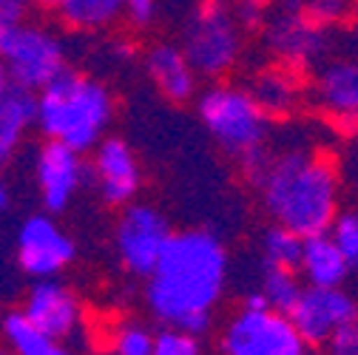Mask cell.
Instances as JSON below:
<instances>
[{
    "mask_svg": "<svg viewBox=\"0 0 358 355\" xmlns=\"http://www.w3.org/2000/svg\"><path fill=\"white\" fill-rule=\"evenodd\" d=\"M228 247L210 231H179L145 279V307L162 327L205 335L228 287Z\"/></svg>",
    "mask_w": 358,
    "mask_h": 355,
    "instance_id": "1",
    "label": "cell"
},
{
    "mask_svg": "<svg viewBox=\"0 0 358 355\" xmlns=\"http://www.w3.org/2000/svg\"><path fill=\"white\" fill-rule=\"evenodd\" d=\"M171 236L173 231L168 225V219L154 205H145V202L125 205L114 231L117 259L122 264V270L137 279H148Z\"/></svg>",
    "mask_w": 358,
    "mask_h": 355,
    "instance_id": "9",
    "label": "cell"
},
{
    "mask_svg": "<svg viewBox=\"0 0 358 355\" xmlns=\"http://www.w3.org/2000/svg\"><path fill=\"white\" fill-rule=\"evenodd\" d=\"M15 82H12V77H9V71H6V66L3 63H0V97H3L6 92H9V88H12Z\"/></svg>",
    "mask_w": 358,
    "mask_h": 355,
    "instance_id": "33",
    "label": "cell"
},
{
    "mask_svg": "<svg viewBox=\"0 0 358 355\" xmlns=\"http://www.w3.org/2000/svg\"><path fill=\"white\" fill-rule=\"evenodd\" d=\"M154 338L157 333L151 327H145L143 321L125 319L111 330L108 347L111 355H154Z\"/></svg>",
    "mask_w": 358,
    "mask_h": 355,
    "instance_id": "24",
    "label": "cell"
},
{
    "mask_svg": "<svg viewBox=\"0 0 358 355\" xmlns=\"http://www.w3.org/2000/svg\"><path fill=\"white\" fill-rule=\"evenodd\" d=\"M0 63L6 66L17 88L40 94L43 88L69 68L66 43L52 29L26 20L0 43Z\"/></svg>",
    "mask_w": 358,
    "mask_h": 355,
    "instance_id": "6",
    "label": "cell"
},
{
    "mask_svg": "<svg viewBox=\"0 0 358 355\" xmlns=\"http://www.w3.org/2000/svg\"><path fill=\"white\" fill-rule=\"evenodd\" d=\"M3 165H6V159H3V157H0V168H3Z\"/></svg>",
    "mask_w": 358,
    "mask_h": 355,
    "instance_id": "36",
    "label": "cell"
},
{
    "mask_svg": "<svg viewBox=\"0 0 358 355\" xmlns=\"http://www.w3.org/2000/svg\"><path fill=\"white\" fill-rule=\"evenodd\" d=\"M143 68L148 80L157 85V92L168 103H191L199 92V77L185 57L179 40H157L143 55Z\"/></svg>",
    "mask_w": 358,
    "mask_h": 355,
    "instance_id": "15",
    "label": "cell"
},
{
    "mask_svg": "<svg viewBox=\"0 0 358 355\" xmlns=\"http://www.w3.org/2000/svg\"><path fill=\"white\" fill-rule=\"evenodd\" d=\"M9 205H12V191H9V185H6L3 176H0V213L9 210Z\"/></svg>",
    "mask_w": 358,
    "mask_h": 355,
    "instance_id": "32",
    "label": "cell"
},
{
    "mask_svg": "<svg viewBox=\"0 0 358 355\" xmlns=\"http://www.w3.org/2000/svg\"><path fill=\"white\" fill-rule=\"evenodd\" d=\"M262 43L276 63L307 68L322 66L330 57V29L316 26L301 9V0H282L262 23Z\"/></svg>",
    "mask_w": 358,
    "mask_h": 355,
    "instance_id": "7",
    "label": "cell"
},
{
    "mask_svg": "<svg viewBox=\"0 0 358 355\" xmlns=\"http://www.w3.org/2000/svg\"><path fill=\"white\" fill-rule=\"evenodd\" d=\"M162 0H122V17L131 29H151L159 20Z\"/></svg>",
    "mask_w": 358,
    "mask_h": 355,
    "instance_id": "28",
    "label": "cell"
},
{
    "mask_svg": "<svg viewBox=\"0 0 358 355\" xmlns=\"http://www.w3.org/2000/svg\"><path fill=\"white\" fill-rule=\"evenodd\" d=\"M287 316L310 347H324L336 333L355 324L358 301L344 287H304Z\"/></svg>",
    "mask_w": 358,
    "mask_h": 355,
    "instance_id": "11",
    "label": "cell"
},
{
    "mask_svg": "<svg viewBox=\"0 0 358 355\" xmlns=\"http://www.w3.org/2000/svg\"><path fill=\"white\" fill-rule=\"evenodd\" d=\"M74 256V239L57 225L52 213H31L20 222L15 236V259L29 279H57Z\"/></svg>",
    "mask_w": 358,
    "mask_h": 355,
    "instance_id": "10",
    "label": "cell"
},
{
    "mask_svg": "<svg viewBox=\"0 0 358 355\" xmlns=\"http://www.w3.org/2000/svg\"><path fill=\"white\" fill-rule=\"evenodd\" d=\"M154 355H202V341L188 330L162 327L154 338Z\"/></svg>",
    "mask_w": 358,
    "mask_h": 355,
    "instance_id": "27",
    "label": "cell"
},
{
    "mask_svg": "<svg viewBox=\"0 0 358 355\" xmlns=\"http://www.w3.org/2000/svg\"><path fill=\"white\" fill-rule=\"evenodd\" d=\"M327 233L336 242V247L344 253V259L350 261V268H358V210L338 213Z\"/></svg>",
    "mask_w": 358,
    "mask_h": 355,
    "instance_id": "26",
    "label": "cell"
},
{
    "mask_svg": "<svg viewBox=\"0 0 358 355\" xmlns=\"http://www.w3.org/2000/svg\"><path fill=\"white\" fill-rule=\"evenodd\" d=\"M245 173L259 191L267 216L301 239L327 233L338 216V171L319 151H267Z\"/></svg>",
    "mask_w": 358,
    "mask_h": 355,
    "instance_id": "2",
    "label": "cell"
},
{
    "mask_svg": "<svg viewBox=\"0 0 358 355\" xmlns=\"http://www.w3.org/2000/svg\"><path fill=\"white\" fill-rule=\"evenodd\" d=\"M88 173L94 180V188L106 205L125 208L137 202V194L143 191V168L134 148L120 137H106L92 151V165Z\"/></svg>",
    "mask_w": 358,
    "mask_h": 355,
    "instance_id": "14",
    "label": "cell"
},
{
    "mask_svg": "<svg viewBox=\"0 0 358 355\" xmlns=\"http://www.w3.org/2000/svg\"><path fill=\"white\" fill-rule=\"evenodd\" d=\"M20 313L37 330H43L57 341H69V338L80 335V330L85 324L80 296L60 279H37L23 298Z\"/></svg>",
    "mask_w": 358,
    "mask_h": 355,
    "instance_id": "13",
    "label": "cell"
},
{
    "mask_svg": "<svg viewBox=\"0 0 358 355\" xmlns=\"http://www.w3.org/2000/svg\"><path fill=\"white\" fill-rule=\"evenodd\" d=\"M196 114L213 143L231 159H239L242 168L267 154L271 117L259 108L248 85L228 80L210 82L196 94Z\"/></svg>",
    "mask_w": 358,
    "mask_h": 355,
    "instance_id": "4",
    "label": "cell"
},
{
    "mask_svg": "<svg viewBox=\"0 0 358 355\" xmlns=\"http://www.w3.org/2000/svg\"><path fill=\"white\" fill-rule=\"evenodd\" d=\"M3 338L15 355H77L66 341H57L37 330L20 310L3 316Z\"/></svg>",
    "mask_w": 358,
    "mask_h": 355,
    "instance_id": "21",
    "label": "cell"
},
{
    "mask_svg": "<svg viewBox=\"0 0 358 355\" xmlns=\"http://www.w3.org/2000/svg\"><path fill=\"white\" fill-rule=\"evenodd\" d=\"M234 3H239V6H256V9L271 12L276 3H282V0H234Z\"/></svg>",
    "mask_w": 358,
    "mask_h": 355,
    "instance_id": "31",
    "label": "cell"
},
{
    "mask_svg": "<svg viewBox=\"0 0 358 355\" xmlns=\"http://www.w3.org/2000/svg\"><path fill=\"white\" fill-rule=\"evenodd\" d=\"M248 92L267 117H290L304 100V80L299 68L271 63L250 74Z\"/></svg>",
    "mask_w": 358,
    "mask_h": 355,
    "instance_id": "17",
    "label": "cell"
},
{
    "mask_svg": "<svg viewBox=\"0 0 358 355\" xmlns=\"http://www.w3.org/2000/svg\"><path fill=\"white\" fill-rule=\"evenodd\" d=\"M31 0H0V43H3L17 26L26 23Z\"/></svg>",
    "mask_w": 358,
    "mask_h": 355,
    "instance_id": "29",
    "label": "cell"
},
{
    "mask_svg": "<svg viewBox=\"0 0 358 355\" xmlns=\"http://www.w3.org/2000/svg\"><path fill=\"white\" fill-rule=\"evenodd\" d=\"M355 327H358V319H355Z\"/></svg>",
    "mask_w": 358,
    "mask_h": 355,
    "instance_id": "37",
    "label": "cell"
},
{
    "mask_svg": "<svg viewBox=\"0 0 358 355\" xmlns=\"http://www.w3.org/2000/svg\"><path fill=\"white\" fill-rule=\"evenodd\" d=\"M52 12L74 31H106L122 17V0H55Z\"/></svg>",
    "mask_w": 358,
    "mask_h": 355,
    "instance_id": "20",
    "label": "cell"
},
{
    "mask_svg": "<svg viewBox=\"0 0 358 355\" xmlns=\"http://www.w3.org/2000/svg\"><path fill=\"white\" fill-rule=\"evenodd\" d=\"M245 26L234 0H196L179 29V46L199 80H225L245 57Z\"/></svg>",
    "mask_w": 358,
    "mask_h": 355,
    "instance_id": "5",
    "label": "cell"
},
{
    "mask_svg": "<svg viewBox=\"0 0 358 355\" xmlns=\"http://www.w3.org/2000/svg\"><path fill=\"white\" fill-rule=\"evenodd\" d=\"M88 176V165L80 151L46 140L34 154V182L46 213H63Z\"/></svg>",
    "mask_w": 358,
    "mask_h": 355,
    "instance_id": "12",
    "label": "cell"
},
{
    "mask_svg": "<svg viewBox=\"0 0 358 355\" xmlns=\"http://www.w3.org/2000/svg\"><path fill=\"white\" fill-rule=\"evenodd\" d=\"M219 347L222 355H313L287 313L248 307L225 324Z\"/></svg>",
    "mask_w": 358,
    "mask_h": 355,
    "instance_id": "8",
    "label": "cell"
},
{
    "mask_svg": "<svg viewBox=\"0 0 358 355\" xmlns=\"http://www.w3.org/2000/svg\"><path fill=\"white\" fill-rule=\"evenodd\" d=\"M0 355H15V352H12L9 347H0Z\"/></svg>",
    "mask_w": 358,
    "mask_h": 355,
    "instance_id": "34",
    "label": "cell"
},
{
    "mask_svg": "<svg viewBox=\"0 0 358 355\" xmlns=\"http://www.w3.org/2000/svg\"><path fill=\"white\" fill-rule=\"evenodd\" d=\"M114 122V97L92 74L66 68L37 94V128L80 154L94 151Z\"/></svg>",
    "mask_w": 358,
    "mask_h": 355,
    "instance_id": "3",
    "label": "cell"
},
{
    "mask_svg": "<svg viewBox=\"0 0 358 355\" xmlns=\"http://www.w3.org/2000/svg\"><path fill=\"white\" fill-rule=\"evenodd\" d=\"M31 128H37V94L12 85L0 97V157L9 162Z\"/></svg>",
    "mask_w": 358,
    "mask_h": 355,
    "instance_id": "19",
    "label": "cell"
},
{
    "mask_svg": "<svg viewBox=\"0 0 358 355\" xmlns=\"http://www.w3.org/2000/svg\"><path fill=\"white\" fill-rule=\"evenodd\" d=\"M319 108L338 119H358V55L327 57L313 80Z\"/></svg>",
    "mask_w": 358,
    "mask_h": 355,
    "instance_id": "16",
    "label": "cell"
},
{
    "mask_svg": "<svg viewBox=\"0 0 358 355\" xmlns=\"http://www.w3.org/2000/svg\"><path fill=\"white\" fill-rule=\"evenodd\" d=\"M301 250H304V239L282 225L264 228L262 233V259L267 268H290L299 270V261H301Z\"/></svg>",
    "mask_w": 358,
    "mask_h": 355,
    "instance_id": "23",
    "label": "cell"
},
{
    "mask_svg": "<svg viewBox=\"0 0 358 355\" xmlns=\"http://www.w3.org/2000/svg\"><path fill=\"white\" fill-rule=\"evenodd\" d=\"M301 9L322 29H338L355 20V0H301Z\"/></svg>",
    "mask_w": 358,
    "mask_h": 355,
    "instance_id": "25",
    "label": "cell"
},
{
    "mask_svg": "<svg viewBox=\"0 0 358 355\" xmlns=\"http://www.w3.org/2000/svg\"><path fill=\"white\" fill-rule=\"evenodd\" d=\"M304 284L299 279L296 270L290 268H267L262 270V282H259V293L264 296L267 307L276 310V313H290L293 304L299 301Z\"/></svg>",
    "mask_w": 358,
    "mask_h": 355,
    "instance_id": "22",
    "label": "cell"
},
{
    "mask_svg": "<svg viewBox=\"0 0 358 355\" xmlns=\"http://www.w3.org/2000/svg\"><path fill=\"white\" fill-rule=\"evenodd\" d=\"M350 270H352L350 261L336 247L330 233L304 239L299 273L307 282V287H344V282L350 279Z\"/></svg>",
    "mask_w": 358,
    "mask_h": 355,
    "instance_id": "18",
    "label": "cell"
},
{
    "mask_svg": "<svg viewBox=\"0 0 358 355\" xmlns=\"http://www.w3.org/2000/svg\"><path fill=\"white\" fill-rule=\"evenodd\" d=\"M324 355H358V327H344L324 344Z\"/></svg>",
    "mask_w": 358,
    "mask_h": 355,
    "instance_id": "30",
    "label": "cell"
},
{
    "mask_svg": "<svg viewBox=\"0 0 358 355\" xmlns=\"http://www.w3.org/2000/svg\"><path fill=\"white\" fill-rule=\"evenodd\" d=\"M355 20H358V0H355Z\"/></svg>",
    "mask_w": 358,
    "mask_h": 355,
    "instance_id": "35",
    "label": "cell"
}]
</instances>
